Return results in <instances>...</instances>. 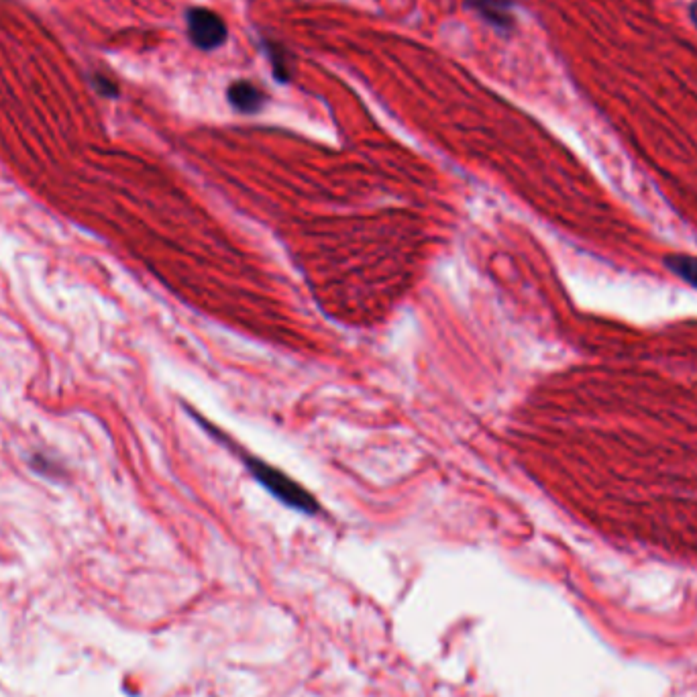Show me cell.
Wrapping results in <instances>:
<instances>
[{
    "label": "cell",
    "mask_w": 697,
    "mask_h": 697,
    "mask_svg": "<svg viewBox=\"0 0 697 697\" xmlns=\"http://www.w3.org/2000/svg\"><path fill=\"white\" fill-rule=\"evenodd\" d=\"M669 270L679 276L681 280H685L687 284H691L693 288H697V257L691 255H669L665 259Z\"/></svg>",
    "instance_id": "cell-6"
},
{
    "label": "cell",
    "mask_w": 697,
    "mask_h": 697,
    "mask_svg": "<svg viewBox=\"0 0 697 697\" xmlns=\"http://www.w3.org/2000/svg\"><path fill=\"white\" fill-rule=\"evenodd\" d=\"M227 98L231 102V106L239 113H257L263 109L265 104V94L263 90H259L255 84L239 80L233 82L227 90Z\"/></svg>",
    "instance_id": "cell-3"
},
{
    "label": "cell",
    "mask_w": 697,
    "mask_h": 697,
    "mask_svg": "<svg viewBox=\"0 0 697 697\" xmlns=\"http://www.w3.org/2000/svg\"><path fill=\"white\" fill-rule=\"evenodd\" d=\"M689 17H691V21H693V25L697 29V0H693L691 7H689Z\"/></svg>",
    "instance_id": "cell-9"
},
{
    "label": "cell",
    "mask_w": 697,
    "mask_h": 697,
    "mask_svg": "<svg viewBox=\"0 0 697 697\" xmlns=\"http://www.w3.org/2000/svg\"><path fill=\"white\" fill-rule=\"evenodd\" d=\"M186 25L190 41L202 51H212L221 47L229 37V29L223 17L210 9H190L186 13Z\"/></svg>",
    "instance_id": "cell-2"
},
{
    "label": "cell",
    "mask_w": 697,
    "mask_h": 697,
    "mask_svg": "<svg viewBox=\"0 0 697 697\" xmlns=\"http://www.w3.org/2000/svg\"><path fill=\"white\" fill-rule=\"evenodd\" d=\"M247 469L253 473V477L265 490H270L286 506H290L298 512H304V514L318 512V502L300 484H296L294 479H290L288 475H284L276 467L267 465L259 459H247Z\"/></svg>",
    "instance_id": "cell-1"
},
{
    "label": "cell",
    "mask_w": 697,
    "mask_h": 697,
    "mask_svg": "<svg viewBox=\"0 0 697 697\" xmlns=\"http://www.w3.org/2000/svg\"><path fill=\"white\" fill-rule=\"evenodd\" d=\"M31 467H33L35 471H39L41 475H49V477H58V475H62L60 465H58L56 461H51V459L45 457V455H35V457L31 459Z\"/></svg>",
    "instance_id": "cell-7"
},
{
    "label": "cell",
    "mask_w": 697,
    "mask_h": 697,
    "mask_svg": "<svg viewBox=\"0 0 697 697\" xmlns=\"http://www.w3.org/2000/svg\"><path fill=\"white\" fill-rule=\"evenodd\" d=\"M94 88H96L102 96H106V98H115V96L119 94L117 84H115L111 78H106V76H102V74H94Z\"/></svg>",
    "instance_id": "cell-8"
},
{
    "label": "cell",
    "mask_w": 697,
    "mask_h": 697,
    "mask_svg": "<svg viewBox=\"0 0 697 697\" xmlns=\"http://www.w3.org/2000/svg\"><path fill=\"white\" fill-rule=\"evenodd\" d=\"M467 5L498 29H510L514 25L512 0H467Z\"/></svg>",
    "instance_id": "cell-4"
},
{
    "label": "cell",
    "mask_w": 697,
    "mask_h": 697,
    "mask_svg": "<svg viewBox=\"0 0 697 697\" xmlns=\"http://www.w3.org/2000/svg\"><path fill=\"white\" fill-rule=\"evenodd\" d=\"M265 53L272 62V70H274V76L278 78V82H290L294 66H292V58H290L288 49L284 45L265 41Z\"/></svg>",
    "instance_id": "cell-5"
}]
</instances>
